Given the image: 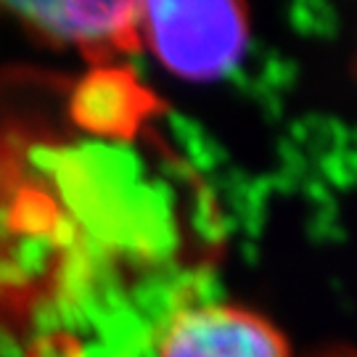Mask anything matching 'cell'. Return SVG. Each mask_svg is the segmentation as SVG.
<instances>
[{
	"instance_id": "6da1fadb",
	"label": "cell",
	"mask_w": 357,
	"mask_h": 357,
	"mask_svg": "<svg viewBox=\"0 0 357 357\" xmlns=\"http://www.w3.org/2000/svg\"><path fill=\"white\" fill-rule=\"evenodd\" d=\"M141 43L180 79L209 82L236 69L249 45L241 3H141Z\"/></svg>"
},
{
	"instance_id": "7a4b0ae2",
	"label": "cell",
	"mask_w": 357,
	"mask_h": 357,
	"mask_svg": "<svg viewBox=\"0 0 357 357\" xmlns=\"http://www.w3.org/2000/svg\"><path fill=\"white\" fill-rule=\"evenodd\" d=\"M153 357H294L286 333L246 305L199 302L167 320Z\"/></svg>"
},
{
	"instance_id": "3957f363",
	"label": "cell",
	"mask_w": 357,
	"mask_h": 357,
	"mask_svg": "<svg viewBox=\"0 0 357 357\" xmlns=\"http://www.w3.org/2000/svg\"><path fill=\"white\" fill-rule=\"evenodd\" d=\"M8 11L45 40L96 56L141 43V3H22Z\"/></svg>"
}]
</instances>
